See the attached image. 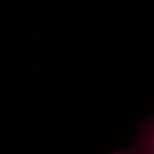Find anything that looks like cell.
Returning a JSON list of instances; mask_svg holds the SVG:
<instances>
[{
    "instance_id": "6da1fadb",
    "label": "cell",
    "mask_w": 154,
    "mask_h": 154,
    "mask_svg": "<svg viewBox=\"0 0 154 154\" xmlns=\"http://www.w3.org/2000/svg\"><path fill=\"white\" fill-rule=\"evenodd\" d=\"M110 154H154V116L143 120L127 147Z\"/></svg>"
}]
</instances>
